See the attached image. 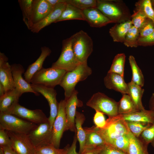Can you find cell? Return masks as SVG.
<instances>
[{"instance_id": "obj_1", "label": "cell", "mask_w": 154, "mask_h": 154, "mask_svg": "<svg viewBox=\"0 0 154 154\" xmlns=\"http://www.w3.org/2000/svg\"><path fill=\"white\" fill-rule=\"evenodd\" d=\"M97 1V8L113 23H120L131 19L127 8L121 1L98 0Z\"/></svg>"}, {"instance_id": "obj_2", "label": "cell", "mask_w": 154, "mask_h": 154, "mask_svg": "<svg viewBox=\"0 0 154 154\" xmlns=\"http://www.w3.org/2000/svg\"><path fill=\"white\" fill-rule=\"evenodd\" d=\"M92 72V70L88 65L87 62L80 63L73 70L66 72L59 84L64 90L65 101L75 90L76 84L86 80Z\"/></svg>"}, {"instance_id": "obj_3", "label": "cell", "mask_w": 154, "mask_h": 154, "mask_svg": "<svg viewBox=\"0 0 154 154\" xmlns=\"http://www.w3.org/2000/svg\"><path fill=\"white\" fill-rule=\"evenodd\" d=\"M106 124L102 129L97 128L98 132L106 143L111 145L114 141L120 136L128 133L129 129L126 122L121 115L108 117Z\"/></svg>"}, {"instance_id": "obj_4", "label": "cell", "mask_w": 154, "mask_h": 154, "mask_svg": "<svg viewBox=\"0 0 154 154\" xmlns=\"http://www.w3.org/2000/svg\"><path fill=\"white\" fill-rule=\"evenodd\" d=\"M74 53L80 63L87 62L93 51V42L88 34L81 30L71 36Z\"/></svg>"}, {"instance_id": "obj_5", "label": "cell", "mask_w": 154, "mask_h": 154, "mask_svg": "<svg viewBox=\"0 0 154 154\" xmlns=\"http://www.w3.org/2000/svg\"><path fill=\"white\" fill-rule=\"evenodd\" d=\"M37 125L14 115L0 112V129L28 134Z\"/></svg>"}, {"instance_id": "obj_6", "label": "cell", "mask_w": 154, "mask_h": 154, "mask_svg": "<svg viewBox=\"0 0 154 154\" xmlns=\"http://www.w3.org/2000/svg\"><path fill=\"white\" fill-rule=\"evenodd\" d=\"M67 72L64 69L52 67L47 68L42 67L34 74L31 83L54 88L56 86L60 84Z\"/></svg>"}, {"instance_id": "obj_7", "label": "cell", "mask_w": 154, "mask_h": 154, "mask_svg": "<svg viewBox=\"0 0 154 154\" xmlns=\"http://www.w3.org/2000/svg\"><path fill=\"white\" fill-rule=\"evenodd\" d=\"M86 105L96 111L107 115L108 117L119 115L118 102L101 92H98L93 94L87 102Z\"/></svg>"}, {"instance_id": "obj_8", "label": "cell", "mask_w": 154, "mask_h": 154, "mask_svg": "<svg viewBox=\"0 0 154 154\" xmlns=\"http://www.w3.org/2000/svg\"><path fill=\"white\" fill-rule=\"evenodd\" d=\"M80 64L74 53L72 46L71 37L63 40L60 54L51 67L71 71Z\"/></svg>"}, {"instance_id": "obj_9", "label": "cell", "mask_w": 154, "mask_h": 154, "mask_svg": "<svg viewBox=\"0 0 154 154\" xmlns=\"http://www.w3.org/2000/svg\"><path fill=\"white\" fill-rule=\"evenodd\" d=\"M65 101L61 100L59 103L57 115L53 123L51 143L59 148L60 140L63 133L66 131V120L65 110Z\"/></svg>"}, {"instance_id": "obj_10", "label": "cell", "mask_w": 154, "mask_h": 154, "mask_svg": "<svg viewBox=\"0 0 154 154\" xmlns=\"http://www.w3.org/2000/svg\"><path fill=\"white\" fill-rule=\"evenodd\" d=\"M27 135L31 142L35 148L52 144V128L49 121L38 125Z\"/></svg>"}, {"instance_id": "obj_11", "label": "cell", "mask_w": 154, "mask_h": 154, "mask_svg": "<svg viewBox=\"0 0 154 154\" xmlns=\"http://www.w3.org/2000/svg\"><path fill=\"white\" fill-rule=\"evenodd\" d=\"M11 147L17 154H35V148L27 134L7 131Z\"/></svg>"}, {"instance_id": "obj_12", "label": "cell", "mask_w": 154, "mask_h": 154, "mask_svg": "<svg viewBox=\"0 0 154 154\" xmlns=\"http://www.w3.org/2000/svg\"><path fill=\"white\" fill-rule=\"evenodd\" d=\"M33 89L38 93L43 95L48 101L50 107V116L48 121L51 128L57 115L58 104L56 100V91L53 88L47 87L42 85L31 84Z\"/></svg>"}, {"instance_id": "obj_13", "label": "cell", "mask_w": 154, "mask_h": 154, "mask_svg": "<svg viewBox=\"0 0 154 154\" xmlns=\"http://www.w3.org/2000/svg\"><path fill=\"white\" fill-rule=\"evenodd\" d=\"M37 125L48 121L47 118L42 111L37 109L31 110L21 106L16 105L9 113Z\"/></svg>"}, {"instance_id": "obj_14", "label": "cell", "mask_w": 154, "mask_h": 154, "mask_svg": "<svg viewBox=\"0 0 154 154\" xmlns=\"http://www.w3.org/2000/svg\"><path fill=\"white\" fill-rule=\"evenodd\" d=\"M54 7L47 0H33L31 13L27 26L28 29L30 30L33 25L46 17Z\"/></svg>"}, {"instance_id": "obj_15", "label": "cell", "mask_w": 154, "mask_h": 154, "mask_svg": "<svg viewBox=\"0 0 154 154\" xmlns=\"http://www.w3.org/2000/svg\"><path fill=\"white\" fill-rule=\"evenodd\" d=\"M78 92L75 90L70 97L65 101V110L66 120V131L76 132L75 118L77 107H81L82 103L77 98Z\"/></svg>"}, {"instance_id": "obj_16", "label": "cell", "mask_w": 154, "mask_h": 154, "mask_svg": "<svg viewBox=\"0 0 154 154\" xmlns=\"http://www.w3.org/2000/svg\"><path fill=\"white\" fill-rule=\"evenodd\" d=\"M12 74L15 88L22 94L27 92L33 93L36 96H38L39 93L32 88L30 83L27 82L22 76L25 73L23 66L19 64H14L11 65Z\"/></svg>"}, {"instance_id": "obj_17", "label": "cell", "mask_w": 154, "mask_h": 154, "mask_svg": "<svg viewBox=\"0 0 154 154\" xmlns=\"http://www.w3.org/2000/svg\"><path fill=\"white\" fill-rule=\"evenodd\" d=\"M66 4V3H62L55 5L52 11L48 15L33 25L30 30L33 33H38L46 26L52 23H55L65 9Z\"/></svg>"}, {"instance_id": "obj_18", "label": "cell", "mask_w": 154, "mask_h": 154, "mask_svg": "<svg viewBox=\"0 0 154 154\" xmlns=\"http://www.w3.org/2000/svg\"><path fill=\"white\" fill-rule=\"evenodd\" d=\"M86 21L92 27H101L112 22L97 7L82 10Z\"/></svg>"}, {"instance_id": "obj_19", "label": "cell", "mask_w": 154, "mask_h": 154, "mask_svg": "<svg viewBox=\"0 0 154 154\" xmlns=\"http://www.w3.org/2000/svg\"><path fill=\"white\" fill-rule=\"evenodd\" d=\"M104 83L108 89L114 90L123 94H128L127 84L125 82L123 77L119 74L108 72L104 78Z\"/></svg>"}, {"instance_id": "obj_20", "label": "cell", "mask_w": 154, "mask_h": 154, "mask_svg": "<svg viewBox=\"0 0 154 154\" xmlns=\"http://www.w3.org/2000/svg\"><path fill=\"white\" fill-rule=\"evenodd\" d=\"M22 94L16 88L6 92L0 97V112L9 114L18 104L19 98Z\"/></svg>"}, {"instance_id": "obj_21", "label": "cell", "mask_w": 154, "mask_h": 154, "mask_svg": "<svg viewBox=\"0 0 154 154\" xmlns=\"http://www.w3.org/2000/svg\"><path fill=\"white\" fill-rule=\"evenodd\" d=\"M41 50V53L39 57L34 62L28 66L24 73L25 79L29 83H31V78L34 74L43 67L44 62L51 52V50L46 46L42 47Z\"/></svg>"}, {"instance_id": "obj_22", "label": "cell", "mask_w": 154, "mask_h": 154, "mask_svg": "<svg viewBox=\"0 0 154 154\" xmlns=\"http://www.w3.org/2000/svg\"><path fill=\"white\" fill-rule=\"evenodd\" d=\"M120 115L122 118L125 121L138 122L150 124L154 123V112L149 110L145 109L128 114Z\"/></svg>"}, {"instance_id": "obj_23", "label": "cell", "mask_w": 154, "mask_h": 154, "mask_svg": "<svg viewBox=\"0 0 154 154\" xmlns=\"http://www.w3.org/2000/svg\"><path fill=\"white\" fill-rule=\"evenodd\" d=\"M128 134L129 144L127 154H149L148 151L149 144L140 136L137 137L135 136L130 130Z\"/></svg>"}, {"instance_id": "obj_24", "label": "cell", "mask_w": 154, "mask_h": 154, "mask_svg": "<svg viewBox=\"0 0 154 154\" xmlns=\"http://www.w3.org/2000/svg\"><path fill=\"white\" fill-rule=\"evenodd\" d=\"M0 83L4 87L6 92L15 88L11 66L8 62H0Z\"/></svg>"}, {"instance_id": "obj_25", "label": "cell", "mask_w": 154, "mask_h": 154, "mask_svg": "<svg viewBox=\"0 0 154 154\" xmlns=\"http://www.w3.org/2000/svg\"><path fill=\"white\" fill-rule=\"evenodd\" d=\"M132 25L131 20L116 23L109 31L113 41L123 42L127 33Z\"/></svg>"}, {"instance_id": "obj_26", "label": "cell", "mask_w": 154, "mask_h": 154, "mask_svg": "<svg viewBox=\"0 0 154 154\" xmlns=\"http://www.w3.org/2000/svg\"><path fill=\"white\" fill-rule=\"evenodd\" d=\"M84 129L86 135L84 150L103 145L106 143L98 132L95 125L90 127H84Z\"/></svg>"}, {"instance_id": "obj_27", "label": "cell", "mask_w": 154, "mask_h": 154, "mask_svg": "<svg viewBox=\"0 0 154 154\" xmlns=\"http://www.w3.org/2000/svg\"><path fill=\"white\" fill-rule=\"evenodd\" d=\"M128 92L127 94L130 97L136 109L138 111L145 109L143 105L142 98L144 89L132 81L127 83Z\"/></svg>"}, {"instance_id": "obj_28", "label": "cell", "mask_w": 154, "mask_h": 154, "mask_svg": "<svg viewBox=\"0 0 154 154\" xmlns=\"http://www.w3.org/2000/svg\"><path fill=\"white\" fill-rule=\"evenodd\" d=\"M85 119V117L82 113L76 112L75 118V126L76 130V135L80 145L79 154H80L84 149L86 133L82 125Z\"/></svg>"}, {"instance_id": "obj_29", "label": "cell", "mask_w": 154, "mask_h": 154, "mask_svg": "<svg viewBox=\"0 0 154 154\" xmlns=\"http://www.w3.org/2000/svg\"><path fill=\"white\" fill-rule=\"evenodd\" d=\"M70 20H79L86 21L82 10L72 5L67 3L65 9L55 23Z\"/></svg>"}, {"instance_id": "obj_30", "label": "cell", "mask_w": 154, "mask_h": 154, "mask_svg": "<svg viewBox=\"0 0 154 154\" xmlns=\"http://www.w3.org/2000/svg\"><path fill=\"white\" fill-rule=\"evenodd\" d=\"M138 111L128 95L123 94L118 102L119 114H128Z\"/></svg>"}, {"instance_id": "obj_31", "label": "cell", "mask_w": 154, "mask_h": 154, "mask_svg": "<svg viewBox=\"0 0 154 154\" xmlns=\"http://www.w3.org/2000/svg\"><path fill=\"white\" fill-rule=\"evenodd\" d=\"M129 60L132 73L131 81L142 87L143 86L144 83V76L142 72L133 56H129Z\"/></svg>"}, {"instance_id": "obj_32", "label": "cell", "mask_w": 154, "mask_h": 154, "mask_svg": "<svg viewBox=\"0 0 154 154\" xmlns=\"http://www.w3.org/2000/svg\"><path fill=\"white\" fill-rule=\"evenodd\" d=\"M125 56L124 53L117 54L114 57L108 72L119 74L123 77Z\"/></svg>"}, {"instance_id": "obj_33", "label": "cell", "mask_w": 154, "mask_h": 154, "mask_svg": "<svg viewBox=\"0 0 154 154\" xmlns=\"http://www.w3.org/2000/svg\"><path fill=\"white\" fill-rule=\"evenodd\" d=\"M131 19L132 25L138 30L142 28L150 20L141 9L136 7L131 15Z\"/></svg>"}, {"instance_id": "obj_34", "label": "cell", "mask_w": 154, "mask_h": 154, "mask_svg": "<svg viewBox=\"0 0 154 154\" xmlns=\"http://www.w3.org/2000/svg\"><path fill=\"white\" fill-rule=\"evenodd\" d=\"M139 38V30L132 25L127 33L123 43L127 47H136L138 46L137 42Z\"/></svg>"}, {"instance_id": "obj_35", "label": "cell", "mask_w": 154, "mask_h": 154, "mask_svg": "<svg viewBox=\"0 0 154 154\" xmlns=\"http://www.w3.org/2000/svg\"><path fill=\"white\" fill-rule=\"evenodd\" d=\"M69 145L64 148L55 147L52 144H49L35 148V154H66Z\"/></svg>"}, {"instance_id": "obj_36", "label": "cell", "mask_w": 154, "mask_h": 154, "mask_svg": "<svg viewBox=\"0 0 154 154\" xmlns=\"http://www.w3.org/2000/svg\"><path fill=\"white\" fill-rule=\"evenodd\" d=\"M18 1L22 12L23 21L27 27L31 13L33 0H19Z\"/></svg>"}, {"instance_id": "obj_37", "label": "cell", "mask_w": 154, "mask_h": 154, "mask_svg": "<svg viewBox=\"0 0 154 154\" xmlns=\"http://www.w3.org/2000/svg\"><path fill=\"white\" fill-rule=\"evenodd\" d=\"M130 132L137 137L140 136L142 132L152 124L131 121H126Z\"/></svg>"}, {"instance_id": "obj_38", "label": "cell", "mask_w": 154, "mask_h": 154, "mask_svg": "<svg viewBox=\"0 0 154 154\" xmlns=\"http://www.w3.org/2000/svg\"><path fill=\"white\" fill-rule=\"evenodd\" d=\"M135 6L141 9L146 15L154 23V9L151 0H140L135 4Z\"/></svg>"}, {"instance_id": "obj_39", "label": "cell", "mask_w": 154, "mask_h": 154, "mask_svg": "<svg viewBox=\"0 0 154 154\" xmlns=\"http://www.w3.org/2000/svg\"><path fill=\"white\" fill-rule=\"evenodd\" d=\"M66 3L72 5L78 9L83 10L93 7H97L96 0H66Z\"/></svg>"}, {"instance_id": "obj_40", "label": "cell", "mask_w": 154, "mask_h": 154, "mask_svg": "<svg viewBox=\"0 0 154 154\" xmlns=\"http://www.w3.org/2000/svg\"><path fill=\"white\" fill-rule=\"evenodd\" d=\"M128 134L123 135L115 139L110 145L127 154L129 144V139Z\"/></svg>"}, {"instance_id": "obj_41", "label": "cell", "mask_w": 154, "mask_h": 154, "mask_svg": "<svg viewBox=\"0 0 154 154\" xmlns=\"http://www.w3.org/2000/svg\"><path fill=\"white\" fill-rule=\"evenodd\" d=\"M140 137L147 143H150L154 147V123L145 129Z\"/></svg>"}, {"instance_id": "obj_42", "label": "cell", "mask_w": 154, "mask_h": 154, "mask_svg": "<svg viewBox=\"0 0 154 154\" xmlns=\"http://www.w3.org/2000/svg\"><path fill=\"white\" fill-rule=\"evenodd\" d=\"M93 121L95 126L99 129L104 128L106 123L104 114L98 111H96L93 118Z\"/></svg>"}, {"instance_id": "obj_43", "label": "cell", "mask_w": 154, "mask_h": 154, "mask_svg": "<svg viewBox=\"0 0 154 154\" xmlns=\"http://www.w3.org/2000/svg\"><path fill=\"white\" fill-rule=\"evenodd\" d=\"M140 37H147L154 31V23L150 20L141 29L139 30Z\"/></svg>"}, {"instance_id": "obj_44", "label": "cell", "mask_w": 154, "mask_h": 154, "mask_svg": "<svg viewBox=\"0 0 154 154\" xmlns=\"http://www.w3.org/2000/svg\"><path fill=\"white\" fill-rule=\"evenodd\" d=\"M100 154H127L113 146L106 143L104 145Z\"/></svg>"}, {"instance_id": "obj_45", "label": "cell", "mask_w": 154, "mask_h": 154, "mask_svg": "<svg viewBox=\"0 0 154 154\" xmlns=\"http://www.w3.org/2000/svg\"><path fill=\"white\" fill-rule=\"evenodd\" d=\"M11 142L7 131L0 129V147H11Z\"/></svg>"}, {"instance_id": "obj_46", "label": "cell", "mask_w": 154, "mask_h": 154, "mask_svg": "<svg viewBox=\"0 0 154 154\" xmlns=\"http://www.w3.org/2000/svg\"><path fill=\"white\" fill-rule=\"evenodd\" d=\"M137 44L138 46H146L154 45V31L149 35L145 37H140Z\"/></svg>"}, {"instance_id": "obj_47", "label": "cell", "mask_w": 154, "mask_h": 154, "mask_svg": "<svg viewBox=\"0 0 154 154\" xmlns=\"http://www.w3.org/2000/svg\"><path fill=\"white\" fill-rule=\"evenodd\" d=\"M77 140L76 132L75 133L73 142L70 146L68 145L66 154H79L76 150V144Z\"/></svg>"}, {"instance_id": "obj_48", "label": "cell", "mask_w": 154, "mask_h": 154, "mask_svg": "<svg viewBox=\"0 0 154 154\" xmlns=\"http://www.w3.org/2000/svg\"><path fill=\"white\" fill-rule=\"evenodd\" d=\"M103 145L86 149L80 154H100Z\"/></svg>"}, {"instance_id": "obj_49", "label": "cell", "mask_w": 154, "mask_h": 154, "mask_svg": "<svg viewBox=\"0 0 154 154\" xmlns=\"http://www.w3.org/2000/svg\"><path fill=\"white\" fill-rule=\"evenodd\" d=\"M3 149L4 154H17L13 149L11 147H2Z\"/></svg>"}, {"instance_id": "obj_50", "label": "cell", "mask_w": 154, "mask_h": 154, "mask_svg": "<svg viewBox=\"0 0 154 154\" xmlns=\"http://www.w3.org/2000/svg\"><path fill=\"white\" fill-rule=\"evenodd\" d=\"M149 106V110L154 112V93H153L150 99Z\"/></svg>"}, {"instance_id": "obj_51", "label": "cell", "mask_w": 154, "mask_h": 154, "mask_svg": "<svg viewBox=\"0 0 154 154\" xmlns=\"http://www.w3.org/2000/svg\"><path fill=\"white\" fill-rule=\"evenodd\" d=\"M47 1L51 5L54 7L55 5L60 3H66V0H47Z\"/></svg>"}, {"instance_id": "obj_52", "label": "cell", "mask_w": 154, "mask_h": 154, "mask_svg": "<svg viewBox=\"0 0 154 154\" xmlns=\"http://www.w3.org/2000/svg\"><path fill=\"white\" fill-rule=\"evenodd\" d=\"M6 93L5 89L3 85L0 83V97L3 96Z\"/></svg>"}, {"instance_id": "obj_53", "label": "cell", "mask_w": 154, "mask_h": 154, "mask_svg": "<svg viewBox=\"0 0 154 154\" xmlns=\"http://www.w3.org/2000/svg\"><path fill=\"white\" fill-rule=\"evenodd\" d=\"M0 154H4L3 149L1 147H0Z\"/></svg>"}, {"instance_id": "obj_54", "label": "cell", "mask_w": 154, "mask_h": 154, "mask_svg": "<svg viewBox=\"0 0 154 154\" xmlns=\"http://www.w3.org/2000/svg\"><path fill=\"white\" fill-rule=\"evenodd\" d=\"M152 5H154V0H151Z\"/></svg>"}, {"instance_id": "obj_55", "label": "cell", "mask_w": 154, "mask_h": 154, "mask_svg": "<svg viewBox=\"0 0 154 154\" xmlns=\"http://www.w3.org/2000/svg\"><path fill=\"white\" fill-rule=\"evenodd\" d=\"M152 5V6H153V8L154 9V5Z\"/></svg>"}]
</instances>
